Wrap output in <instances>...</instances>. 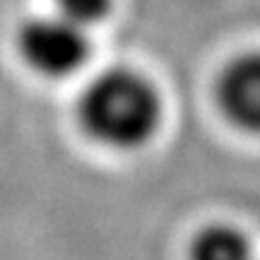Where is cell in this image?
<instances>
[{"label":"cell","mask_w":260,"mask_h":260,"mask_svg":"<svg viewBox=\"0 0 260 260\" xmlns=\"http://www.w3.org/2000/svg\"><path fill=\"white\" fill-rule=\"evenodd\" d=\"M217 106L234 128L260 135V51H248L226 63L217 87Z\"/></svg>","instance_id":"obj_3"},{"label":"cell","mask_w":260,"mask_h":260,"mask_svg":"<svg viewBox=\"0 0 260 260\" xmlns=\"http://www.w3.org/2000/svg\"><path fill=\"white\" fill-rule=\"evenodd\" d=\"M190 260H255L253 255L251 236L234 226V224L219 222L207 224L205 229L193 236L190 248H188Z\"/></svg>","instance_id":"obj_4"},{"label":"cell","mask_w":260,"mask_h":260,"mask_svg":"<svg viewBox=\"0 0 260 260\" xmlns=\"http://www.w3.org/2000/svg\"><path fill=\"white\" fill-rule=\"evenodd\" d=\"M17 51L31 73L46 80H65L89 63L92 39L89 29L77 27L56 12L24 22L17 34Z\"/></svg>","instance_id":"obj_2"},{"label":"cell","mask_w":260,"mask_h":260,"mask_svg":"<svg viewBox=\"0 0 260 260\" xmlns=\"http://www.w3.org/2000/svg\"><path fill=\"white\" fill-rule=\"evenodd\" d=\"M75 111L82 133L99 147L135 152L159 133L164 104L147 75L118 65L94 75Z\"/></svg>","instance_id":"obj_1"},{"label":"cell","mask_w":260,"mask_h":260,"mask_svg":"<svg viewBox=\"0 0 260 260\" xmlns=\"http://www.w3.org/2000/svg\"><path fill=\"white\" fill-rule=\"evenodd\" d=\"M56 12L82 29L102 24L111 15L113 0H53Z\"/></svg>","instance_id":"obj_5"}]
</instances>
